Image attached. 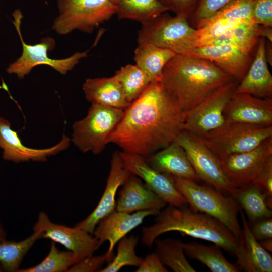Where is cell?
I'll return each mask as SVG.
<instances>
[{
  "label": "cell",
  "mask_w": 272,
  "mask_h": 272,
  "mask_svg": "<svg viewBox=\"0 0 272 272\" xmlns=\"http://www.w3.org/2000/svg\"><path fill=\"white\" fill-rule=\"evenodd\" d=\"M185 113L159 81L151 83L124 109L109 143L146 159L175 141Z\"/></svg>",
  "instance_id": "obj_1"
},
{
  "label": "cell",
  "mask_w": 272,
  "mask_h": 272,
  "mask_svg": "<svg viewBox=\"0 0 272 272\" xmlns=\"http://www.w3.org/2000/svg\"><path fill=\"white\" fill-rule=\"evenodd\" d=\"M234 80L208 60L175 55L164 67L159 81L186 113L217 88Z\"/></svg>",
  "instance_id": "obj_2"
},
{
  "label": "cell",
  "mask_w": 272,
  "mask_h": 272,
  "mask_svg": "<svg viewBox=\"0 0 272 272\" xmlns=\"http://www.w3.org/2000/svg\"><path fill=\"white\" fill-rule=\"evenodd\" d=\"M170 231L211 242L234 256L238 245V239L223 224L188 205L162 209L155 223L143 228L142 243L150 248L159 236Z\"/></svg>",
  "instance_id": "obj_3"
},
{
  "label": "cell",
  "mask_w": 272,
  "mask_h": 272,
  "mask_svg": "<svg viewBox=\"0 0 272 272\" xmlns=\"http://www.w3.org/2000/svg\"><path fill=\"white\" fill-rule=\"evenodd\" d=\"M170 176L190 207L216 219L239 239L241 226L238 215L241 208L233 196L224 195L208 185Z\"/></svg>",
  "instance_id": "obj_4"
},
{
  "label": "cell",
  "mask_w": 272,
  "mask_h": 272,
  "mask_svg": "<svg viewBox=\"0 0 272 272\" xmlns=\"http://www.w3.org/2000/svg\"><path fill=\"white\" fill-rule=\"evenodd\" d=\"M196 29L188 20L165 12L141 23L138 43H149L185 55L196 46Z\"/></svg>",
  "instance_id": "obj_5"
},
{
  "label": "cell",
  "mask_w": 272,
  "mask_h": 272,
  "mask_svg": "<svg viewBox=\"0 0 272 272\" xmlns=\"http://www.w3.org/2000/svg\"><path fill=\"white\" fill-rule=\"evenodd\" d=\"M197 137L221 161L230 155L250 150L272 137V125L225 122Z\"/></svg>",
  "instance_id": "obj_6"
},
{
  "label": "cell",
  "mask_w": 272,
  "mask_h": 272,
  "mask_svg": "<svg viewBox=\"0 0 272 272\" xmlns=\"http://www.w3.org/2000/svg\"><path fill=\"white\" fill-rule=\"evenodd\" d=\"M59 15L52 29L59 35L74 30L91 33L116 14L111 0H57Z\"/></svg>",
  "instance_id": "obj_7"
},
{
  "label": "cell",
  "mask_w": 272,
  "mask_h": 272,
  "mask_svg": "<svg viewBox=\"0 0 272 272\" xmlns=\"http://www.w3.org/2000/svg\"><path fill=\"white\" fill-rule=\"evenodd\" d=\"M124 109L92 104L83 119L73 125L72 141L82 152L101 153L121 119Z\"/></svg>",
  "instance_id": "obj_8"
},
{
  "label": "cell",
  "mask_w": 272,
  "mask_h": 272,
  "mask_svg": "<svg viewBox=\"0 0 272 272\" xmlns=\"http://www.w3.org/2000/svg\"><path fill=\"white\" fill-rule=\"evenodd\" d=\"M12 15L14 18L13 22L22 43V53L16 61L10 64L7 68L6 71L8 74H15L21 79L28 75L33 67L39 65H47L60 74L65 75L78 64L80 60L87 56L88 50L76 52L71 56L64 59L49 58L47 52L54 48V39L48 37L42 39L40 43L36 44L26 43L23 39L20 29L23 14L19 9H16Z\"/></svg>",
  "instance_id": "obj_9"
},
{
  "label": "cell",
  "mask_w": 272,
  "mask_h": 272,
  "mask_svg": "<svg viewBox=\"0 0 272 272\" xmlns=\"http://www.w3.org/2000/svg\"><path fill=\"white\" fill-rule=\"evenodd\" d=\"M175 142L185 152L199 180L224 195L233 196L237 188L225 176L220 160L196 135L182 130Z\"/></svg>",
  "instance_id": "obj_10"
},
{
  "label": "cell",
  "mask_w": 272,
  "mask_h": 272,
  "mask_svg": "<svg viewBox=\"0 0 272 272\" xmlns=\"http://www.w3.org/2000/svg\"><path fill=\"white\" fill-rule=\"evenodd\" d=\"M238 84L234 80L220 86L185 113L183 130L201 137L222 125L225 122L224 109Z\"/></svg>",
  "instance_id": "obj_11"
},
{
  "label": "cell",
  "mask_w": 272,
  "mask_h": 272,
  "mask_svg": "<svg viewBox=\"0 0 272 272\" xmlns=\"http://www.w3.org/2000/svg\"><path fill=\"white\" fill-rule=\"evenodd\" d=\"M33 229L41 233V238L62 245L74 254L78 262L93 255L101 246L95 237L85 230L77 226L69 227L53 223L44 212L39 213Z\"/></svg>",
  "instance_id": "obj_12"
},
{
  "label": "cell",
  "mask_w": 272,
  "mask_h": 272,
  "mask_svg": "<svg viewBox=\"0 0 272 272\" xmlns=\"http://www.w3.org/2000/svg\"><path fill=\"white\" fill-rule=\"evenodd\" d=\"M270 157L272 137L250 150L230 155L220 161L228 181L239 188L252 183Z\"/></svg>",
  "instance_id": "obj_13"
},
{
  "label": "cell",
  "mask_w": 272,
  "mask_h": 272,
  "mask_svg": "<svg viewBox=\"0 0 272 272\" xmlns=\"http://www.w3.org/2000/svg\"><path fill=\"white\" fill-rule=\"evenodd\" d=\"M119 154L126 169L143 180L144 184L167 204L176 207L188 205L170 175L156 170L140 156L123 151Z\"/></svg>",
  "instance_id": "obj_14"
},
{
  "label": "cell",
  "mask_w": 272,
  "mask_h": 272,
  "mask_svg": "<svg viewBox=\"0 0 272 272\" xmlns=\"http://www.w3.org/2000/svg\"><path fill=\"white\" fill-rule=\"evenodd\" d=\"M226 122L272 125V98L235 93L223 111Z\"/></svg>",
  "instance_id": "obj_15"
},
{
  "label": "cell",
  "mask_w": 272,
  "mask_h": 272,
  "mask_svg": "<svg viewBox=\"0 0 272 272\" xmlns=\"http://www.w3.org/2000/svg\"><path fill=\"white\" fill-rule=\"evenodd\" d=\"M131 174L125 167L119 152H114L110 161L106 187L99 202L92 212L76 226L93 234L99 221L115 210L118 189Z\"/></svg>",
  "instance_id": "obj_16"
},
{
  "label": "cell",
  "mask_w": 272,
  "mask_h": 272,
  "mask_svg": "<svg viewBox=\"0 0 272 272\" xmlns=\"http://www.w3.org/2000/svg\"><path fill=\"white\" fill-rule=\"evenodd\" d=\"M70 139L64 136L56 145L47 149H38L25 146L17 132L12 129L11 123L0 116V148L3 149V158L15 163L33 161L44 162L47 157L54 155L67 148Z\"/></svg>",
  "instance_id": "obj_17"
},
{
  "label": "cell",
  "mask_w": 272,
  "mask_h": 272,
  "mask_svg": "<svg viewBox=\"0 0 272 272\" xmlns=\"http://www.w3.org/2000/svg\"><path fill=\"white\" fill-rule=\"evenodd\" d=\"M208 60L229 74L239 83L248 71L253 58L229 45L196 46L185 55Z\"/></svg>",
  "instance_id": "obj_18"
},
{
  "label": "cell",
  "mask_w": 272,
  "mask_h": 272,
  "mask_svg": "<svg viewBox=\"0 0 272 272\" xmlns=\"http://www.w3.org/2000/svg\"><path fill=\"white\" fill-rule=\"evenodd\" d=\"M242 220L238 245L235 254L236 264L241 271L271 272L272 256L253 236L243 210L240 211Z\"/></svg>",
  "instance_id": "obj_19"
},
{
  "label": "cell",
  "mask_w": 272,
  "mask_h": 272,
  "mask_svg": "<svg viewBox=\"0 0 272 272\" xmlns=\"http://www.w3.org/2000/svg\"><path fill=\"white\" fill-rule=\"evenodd\" d=\"M159 212L151 210L127 213L115 210L99 221L93 234L101 245L108 241L109 246L107 252L113 253L114 248L119 241L141 224L146 217L156 216Z\"/></svg>",
  "instance_id": "obj_20"
},
{
  "label": "cell",
  "mask_w": 272,
  "mask_h": 272,
  "mask_svg": "<svg viewBox=\"0 0 272 272\" xmlns=\"http://www.w3.org/2000/svg\"><path fill=\"white\" fill-rule=\"evenodd\" d=\"M166 205L139 177L131 174L122 185L115 210L127 213L151 210L160 211Z\"/></svg>",
  "instance_id": "obj_21"
},
{
  "label": "cell",
  "mask_w": 272,
  "mask_h": 272,
  "mask_svg": "<svg viewBox=\"0 0 272 272\" xmlns=\"http://www.w3.org/2000/svg\"><path fill=\"white\" fill-rule=\"evenodd\" d=\"M265 38H259L255 56L235 93L272 98V76L265 56Z\"/></svg>",
  "instance_id": "obj_22"
},
{
  "label": "cell",
  "mask_w": 272,
  "mask_h": 272,
  "mask_svg": "<svg viewBox=\"0 0 272 272\" xmlns=\"http://www.w3.org/2000/svg\"><path fill=\"white\" fill-rule=\"evenodd\" d=\"M159 172L198 182V178L183 149L175 141L145 159Z\"/></svg>",
  "instance_id": "obj_23"
},
{
  "label": "cell",
  "mask_w": 272,
  "mask_h": 272,
  "mask_svg": "<svg viewBox=\"0 0 272 272\" xmlns=\"http://www.w3.org/2000/svg\"><path fill=\"white\" fill-rule=\"evenodd\" d=\"M82 88L86 99L92 104L125 109L130 104L127 101L120 83L113 76L88 78Z\"/></svg>",
  "instance_id": "obj_24"
},
{
  "label": "cell",
  "mask_w": 272,
  "mask_h": 272,
  "mask_svg": "<svg viewBox=\"0 0 272 272\" xmlns=\"http://www.w3.org/2000/svg\"><path fill=\"white\" fill-rule=\"evenodd\" d=\"M175 55L170 50L142 43H138L134 50V60L152 83L160 80L164 67Z\"/></svg>",
  "instance_id": "obj_25"
},
{
  "label": "cell",
  "mask_w": 272,
  "mask_h": 272,
  "mask_svg": "<svg viewBox=\"0 0 272 272\" xmlns=\"http://www.w3.org/2000/svg\"><path fill=\"white\" fill-rule=\"evenodd\" d=\"M221 249L215 244L205 245L195 242L184 243L185 255L203 263L212 272L241 271L236 263L226 258Z\"/></svg>",
  "instance_id": "obj_26"
},
{
  "label": "cell",
  "mask_w": 272,
  "mask_h": 272,
  "mask_svg": "<svg viewBox=\"0 0 272 272\" xmlns=\"http://www.w3.org/2000/svg\"><path fill=\"white\" fill-rule=\"evenodd\" d=\"M259 29V24L248 21L201 46L227 44L233 46L245 54L251 55L254 47L257 46L260 38Z\"/></svg>",
  "instance_id": "obj_27"
},
{
  "label": "cell",
  "mask_w": 272,
  "mask_h": 272,
  "mask_svg": "<svg viewBox=\"0 0 272 272\" xmlns=\"http://www.w3.org/2000/svg\"><path fill=\"white\" fill-rule=\"evenodd\" d=\"M233 197L245 211L248 223L271 217L272 210L267 204L265 195L254 184L237 188Z\"/></svg>",
  "instance_id": "obj_28"
},
{
  "label": "cell",
  "mask_w": 272,
  "mask_h": 272,
  "mask_svg": "<svg viewBox=\"0 0 272 272\" xmlns=\"http://www.w3.org/2000/svg\"><path fill=\"white\" fill-rule=\"evenodd\" d=\"M116 6L119 19L137 21L141 23L168 11L158 0H111Z\"/></svg>",
  "instance_id": "obj_29"
},
{
  "label": "cell",
  "mask_w": 272,
  "mask_h": 272,
  "mask_svg": "<svg viewBox=\"0 0 272 272\" xmlns=\"http://www.w3.org/2000/svg\"><path fill=\"white\" fill-rule=\"evenodd\" d=\"M154 243L155 253L163 265L175 272L196 271L185 256L182 241L173 238H157Z\"/></svg>",
  "instance_id": "obj_30"
},
{
  "label": "cell",
  "mask_w": 272,
  "mask_h": 272,
  "mask_svg": "<svg viewBox=\"0 0 272 272\" xmlns=\"http://www.w3.org/2000/svg\"><path fill=\"white\" fill-rule=\"evenodd\" d=\"M39 238L41 233L36 231L20 241L6 240L0 243V264L3 271L17 272L25 255Z\"/></svg>",
  "instance_id": "obj_31"
},
{
  "label": "cell",
  "mask_w": 272,
  "mask_h": 272,
  "mask_svg": "<svg viewBox=\"0 0 272 272\" xmlns=\"http://www.w3.org/2000/svg\"><path fill=\"white\" fill-rule=\"evenodd\" d=\"M113 76L120 83L129 103L138 98L151 83L146 73L135 64L121 67Z\"/></svg>",
  "instance_id": "obj_32"
},
{
  "label": "cell",
  "mask_w": 272,
  "mask_h": 272,
  "mask_svg": "<svg viewBox=\"0 0 272 272\" xmlns=\"http://www.w3.org/2000/svg\"><path fill=\"white\" fill-rule=\"evenodd\" d=\"M78 262L74 254L69 251H60L51 243L49 252L46 257L37 265L17 272H64Z\"/></svg>",
  "instance_id": "obj_33"
},
{
  "label": "cell",
  "mask_w": 272,
  "mask_h": 272,
  "mask_svg": "<svg viewBox=\"0 0 272 272\" xmlns=\"http://www.w3.org/2000/svg\"><path fill=\"white\" fill-rule=\"evenodd\" d=\"M138 241V237L133 235L122 238L118 242L116 256L100 271L117 272L126 266L138 267L143 259L137 256L135 251Z\"/></svg>",
  "instance_id": "obj_34"
},
{
  "label": "cell",
  "mask_w": 272,
  "mask_h": 272,
  "mask_svg": "<svg viewBox=\"0 0 272 272\" xmlns=\"http://www.w3.org/2000/svg\"><path fill=\"white\" fill-rule=\"evenodd\" d=\"M253 3L254 0H233L210 17L203 25L226 19H244L254 22Z\"/></svg>",
  "instance_id": "obj_35"
},
{
  "label": "cell",
  "mask_w": 272,
  "mask_h": 272,
  "mask_svg": "<svg viewBox=\"0 0 272 272\" xmlns=\"http://www.w3.org/2000/svg\"><path fill=\"white\" fill-rule=\"evenodd\" d=\"M248 21H252L226 19L207 24L196 29L197 40L195 47L201 46L206 42L222 35L230 30Z\"/></svg>",
  "instance_id": "obj_36"
},
{
  "label": "cell",
  "mask_w": 272,
  "mask_h": 272,
  "mask_svg": "<svg viewBox=\"0 0 272 272\" xmlns=\"http://www.w3.org/2000/svg\"><path fill=\"white\" fill-rule=\"evenodd\" d=\"M233 0H199L191 16L188 20L195 29L202 27L219 10Z\"/></svg>",
  "instance_id": "obj_37"
},
{
  "label": "cell",
  "mask_w": 272,
  "mask_h": 272,
  "mask_svg": "<svg viewBox=\"0 0 272 272\" xmlns=\"http://www.w3.org/2000/svg\"><path fill=\"white\" fill-rule=\"evenodd\" d=\"M114 256V252L94 256L93 254L84 258L72 266L67 272L100 271L102 266L110 262Z\"/></svg>",
  "instance_id": "obj_38"
},
{
  "label": "cell",
  "mask_w": 272,
  "mask_h": 272,
  "mask_svg": "<svg viewBox=\"0 0 272 272\" xmlns=\"http://www.w3.org/2000/svg\"><path fill=\"white\" fill-rule=\"evenodd\" d=\"M265 195L269 207L272 208V157L266 162L262 170L252 181Z\"/></svg>",
  "instance_id": "obj_39"
},
{
  "label": "cell",
  "mask_w": 272,
  "mask_h": 272,
  "mask_svg": "<svg viewBox=\"0 0 272 272\" xmlns=\"http://www.w3.org/2000/svg\"><path fill=\"white\" fill-rule=\"evenodd\" d=\"M168 11L187 20L194 12L199 0H158Z\"/></svg>",
  "instance_id": "obj_40"
},
{
  "label": "cell",
  "mask_w": 272,
  "mask_h": 272,
  "mask_svg": "<svg viewBox=\"0 0 272 272\" xmlns=\"http://www.w3.org/2000/svg\"><path fill=\"white\" fill-rule=\"evenodd\" d=\"M252 17L257 24L272 27V0H254Z\"/></svg>",
  "instance_id": "obj_41"
},
{
  "label": "cell",
  "mask_w": 272,
  "mask_h": 272,
  "mask_svg": "<svg viewBox=\"0 0 272 272\" xmlns=\"http://www.w3.org/2000/svg\"><path fill=\"white\" fill-rule=\"evenodd\" d=\"M251 232L258 241L272 238V218H264L248 223Z\"/></svg>",
  "instance_id": "obj_42"
},
{
  "label": "cell",
  "mask_w": 272,
  "mask_h": 272,
  "mask_svg": "<svg viewBox=\"0 0 272 272\" xmlns=\"http://www.w3.org/2000/svg\"><path fill=\"white\" fill-rule=\"evenodd\" d=\"M137 272H168L155 252L148 254L138 266Z\"/></svg>",
  "instance_id": "obj_43"
},
{
  "label": "cell",
  "mask_w": 272,
  "mask_h": 272,
  "mask_svg": "<svg viewBox=\"0 0 272 272\" xmlns=\"http://www.w3.org/2000/svg\"><path fill=\"white\" fill-rule=\"evenodd\" d=\"M259 37L266 38L268 41L272 42V29L271 27L259 25Z\"/></svg>",
  "instance_id": "obj_44"
},
{
  "label": "cell",
  "mask_w": 272,
  "mask_h": 272,
  "mask_svg": "<svg viewBox=\"0 0 272 272\" xmlns=\"http://www.w3.org/2000/svg\"><path fill=\"white\" fill-rule=\"evenodd\" d=\"M271 42L269 41L265 43V56L268 64L272 66V49Z\"/></svg>",
  "instance_id": "obj_45"
},
{
  "label": "cell",
  "mask_w": 272,
  "mask_h": 272,
  "mask_svg": "<svg viewBox=\"0 0 272 272\" xmlns=\"http://www.w3.org/2000/svg\"><path fill=\"white\" fill-rule=\"evenodd\" d=\"M260 245L266 251L272 252V238L267 239L258 241Z\"/></svg>",
  "instance_id": "obj_46"
},
{
  "label": "cell",
  "mask_w": 272,
  "mask_h": 272,
  "mask_svg": "<svg viewBox=\"0 0 272 272\" xmlns=\"http://www.w3.org/2000/svg\"><path fill=\"white\" fill-rule=\"evenodd\" d=\"M7 240V233L2 223L0 222V243Z\"/></svg>",
  "instance_id": "obj_47"
},
{
  "label": "cell",
  "mask_w": 272,
  "mask_h": 272,
  "mask_svg": "<svg viewBox=\"0 0 272 272\" xmlns=\"http://www.w3.org/2000/svg\"><path fill=\"white\" fill-rule=\"evenodd\" d=\"M2 271H4L3 270V268L0 264V272H2Z\"/></svg>",
  "instance_id": "obj_48"
}]
</instances>
